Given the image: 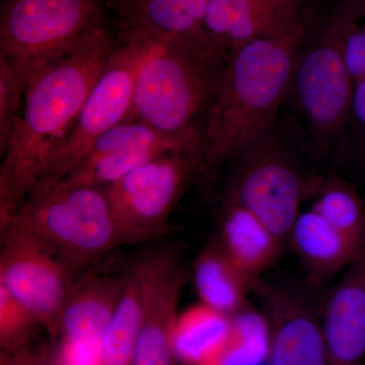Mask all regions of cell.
Masks as SVG:
<instances>
[{
    "mask_svg": "<svg viewBox=\"0 0 365 365\" xmlns=\"http://www.w3.org/2000/svg\"><path fill=\"white\" fill-rule=\"evenodd\" d=\"M117 45L108 26H101L26 85L0 163V179L16 207L39 181Z\"/></svg>",
    "mask_w": 365,
    "mask_h": 365,
    "instance_id": "cell-1",
    "label": "cell"
},
{
    "mask_svg": "<svg viewBox=\"0 0 365 365\" xmlns=\"http://www.w3.org/2000/svg\"><path fill=\"white\" fill-rule=\"evenodd\" d=\"M302 28L235 48L201 129L203 170L235 162L271 128L292 88Z\"/></svg>",
    "mask_w": 365,
    "mask_h": 365,
    "instance_id": "cell-2",
    "label": "cell"
},
{
    "mask_svg": "<svg viewBox=\"0 0 365 365\" xmlns=\"http://www.w3.org/2000/svg\"><path fill=\"white\" fill-rule=\"evenodd\" d=\"M140 42L143 53L126 121L144 122L167 133L198 129L196 120L206 118L230 53L210 38Z\"/></svg>",
    "mask_w": 365,
    "mask_h": 365,
    "instance_id": "cell-3",
    "label": "cell"
},
{
    "mask_svg": "<svg viewBox=\"0 0 365 365\" xmlns=\"http://www.w3.org/2000/svg\"><path fill=\"white\" fill-rule=\"evenodd\" d=\"M76 273L120 246L103 187L41 180L14 218Z\"/></svg>",
    "mask_w": 365,
    "mask_h": 365,
    "instance_id": "cell-4",
    "label": "cell"
},
{
    "mask_svg": "<svg viewBox=\"0 0 365 365\" xmlns=\"http://www.w3.org/2000/svg\"><path fill=\"white\" fill-rule=\"evenodd\" d=\"M105 25L106 0H4L0 53L26 88L40 72Z\"/></svg>",
    "mask_w": 365,
    "mask_h": 365,
    "instance_id": "cell-5",
    "label": "cell"
},
{
    "mask_svg": "<svg viewBox=\"0 0 365 365\" xmlns=\"http://www.w3.org/2000/svg\"><path fill=\"white\" fill-rule=\"evenodd\" d=\"M203 172L200 151L173 153L141 165L105 187L120 245L163 237L185 187Z\"/></svg>",
    "mask_w": 365,
    "mask_h": 365,
    "instance_id": "cell-6",
    "label": "cell"
},
{
    "mask_svg": "<svg viewBox=\"0 0 365 365\" xmlns=\"http://www.w3.org/2000/svg\"><path fill=\"white\" fill-rule=\"evenodd\" d=\"M235 162L225 199L256 216L285 246L306 197L307 180L271 129Z\"/></svg>",
    "mask_w": 365,
    "mask_h": 365,
    "instance_id": "cell-7",
    "label": "cell"
},
{
    "mask_svg": "<svg viewBox=\"0 0 365 365\" xmlns=\"http://www.w3.org/2000/svg\"><path fill=\"white\" fill-rule=\"evenodd\" d=\"M122 41L91 88L71 128L46 162L39 181L67 176L98 136L128 118L143 43L126 38Z\"/></svg>",
    "mask_w": 365,
    "mask_h": 365,
    "instance_id": "cell-8",
    "label": "cell"
},
{
    "mask_svg": "<svg viewBox=\"0 0 365 365\" xmlns=\"http://www.w3.org/2000/svg\"><path fill=\"white\" fill-rule=\"evenodd\" d=\"M0 273L36 325L53 339L59 337L62 311L76 273L14 220L0 241Z\"/></svg>",
    "mask_w": 365,
    "mask_h": 365,
    "instance_id": "cell-9",
    "label": "cell"
},
{
    "mask_svg": "<svg viewBox=\"0 0 365 365\" xmlns=\"http://www.w3.org/2000/svg\"><path fill=\"white\" fill-rule=\"evenodd\" d=\"M292 88L300 111L319 140L330 143L343 136L350 120L354 83L334 21L318 40L299 50Z\"/></svg>",
    "mask_w": 365,
    "mask_h": 365,
    "instance_id": "cell-10",
    "label": "cell"
},
{
    "mask_svg": "<svg viewBox=\"0 0 365 365\" xmlns=\"http://www.w3.org/2000/svg\"><path fill=\"white\" fill-rule=\"evenodd\" d=\"M317 290L307 283L257 280L253 292L268 328V365H328Z\"/></svg>",
    "mask_w": 365,
    "mask_h": 365,
    "instance_id": "cell-11",
    "label": "cell"
},
{
    "mask_svg": "<svg viewBox=\"0 0 365 365\" xmlns=\"http://www.w3.org/2000/svg\"><path fill=\"white\" fill-rule=\"evenodd\" d=\"M148 257V297L131 365H176L174 332L186 269L172 250Z\"/></svg>",
    "mask_w": 365,
    "mask_h": 365,
    "instance_id": "cell-12",
    "label": "cell"
},
{
    "mask_svg": "<svg viewBox=\"0 0 365 365\" xmlns=\"http://www.w3.org/2000/svg\"><path fill=\"white\" fill-rule=\"evenodd\" d=\"M328 365L365 361V240L340 279L322 302Z\"/></svg>",
    "mask_w": 365,
    "mask_h": 365,
    "instance_id": "cell-13",
    "label": "cell"
},
{
    "mask_svg": "<svg viewBox=\"0 0 365 365\" xmlns=\"http://www.w3.org/2000/svg\"><path fill=\"white\" fill-rule=\"evenodd\" d=\"M302 28L297 0H206L204 30L228 53L250 41Z\"/></svg>",
    "mask_w": 365,
    "mask_h": 365,
    "instance_id": "cell-14",
    "label": "cell"
},
{
    "mask_svg": "<svg viewBox=\"0 0 365 365\" xmlns=\"http://www.w3.org/2000/svg\"><path fill=\"white\" fill-rule=\"evenodd\" d=\"M122 38L143 41L209 38L206 0H114Z\"/></svg>",
    "mask_w": 365,
    "mask_h": 365,
    "instance_id": "cell-15",
    "label": "cell"
},
{
    "mask_svg": "<svg viewBox=\"0 0 365 365\" xmlns=\"http://www.w3.org/2000/svg\"><path fill=\"white\" fill-rule=\"evenodd\" d=\"M123 277L93 276L74 283L60 319L66 347L97 350L121 294Z\"/></svg>",
    "mask_w": 365,
    "mask_h": 365,
    "instance_id": "cell-16",
    "label": "cell"
},
{
    "mask_svg": "<svg viewBox=\"0 0 365 365\" xmlns=\"http://www.w3.org/2000/svg\"><path fill=\"white\" fill-rule=\"evenodd\" d=\"M288 244L307 272V284L314 289L342 273L362 245L336 230L313 209L297 216Z\"/></svg>",
    "mask_w": 365,
    "mask_h": 365,
    "instance_id": "cell-17",
    "label": "cell"
},
{
    "mask_svg": "<svg viewBox=\"0 0 365 365\" xmlns=\"http://www.w3.org/2000/svg\"><path fill=\"white\" fill-rule=\"evenodd\" d=\"M216 241L230 261L255 280L272 267L284 247L256 216L227 199Z\"/></svg>",
    "mask_w": 365,
    "mask_h": 365,
    "instance_id": "cell-18",
    "label": "cell"
},
{
    "mask_svg": "<svg viewBox=\"0 0 365 365\" xmlns=\"http://www.w3.org/2000/svg\"><path fill=\"white\" fill-rule=\"evenodd\" d=\"M122 277L121 294L98 346L100 365L132 364L148 297V257Z\"/></svg>",
    "mask_w": 365,
    "mask_h": 365,
    "instance_id": "cell-19",
    "label": "cell"
},
{
    "mask_svg": "<svg viewBox=\"0 0 365 365\" xmlns=\"http://www.w3.org/2000/svg\"><path fill=\"white\" fill-rule=\"evenodd\" d=\"M232 345V317L203 304L179 314L174 332V351L182 364L225 365Z\"/></svg>",
    "mask_w": 365,
    "mask_h": 365,
    "instance_id": "cell-20",
    "label": "cell"
},
{
    "mask_svg": "<svg viewBox=\"0 0 365 365\" xmlns=\"http://www.w3.org/2000/svg\"><path fill=\"white\" fill-rule=\"evenodd\" d=\"M193 276L201 304L230 317L247 307L257 282L230 261L216 240L197 257Z\"/></svg>",
    "mask_w": 365,
    "mask_h": 365,
    "instance_id": "cell-21",
    "label": "cell"
},
{
    "mask_svg": "<svg viewBox=\"0 0 365 365\" xmlns=\"http://www.w3.org/2000/svg\"><path fill=\"white\" fill-rule=\"evenodd\" d=\"M312 208L346 237L361 245L365 240V205L351 185L335 176L312 178L306 196Z\"/></svg>",
    "mask_w": 365,
    "mask_h": 365,
    "instance_id": "cell-22",
    "label": "cell"
},
{
    "mask_svg": "<svg viewBox=\"0 0 365 365\" xmlns=\"http://www.w3.org/2000/svg\"><path fill=\"white\" fill-rule=\"evenodd\" d=\"M37 327L9 292L0 273V348L31 344Z\"/></svg>",
    "mask_w": 365,
    "mask_h": 365,
    "instance_id": "cell-23",
    "label": "cell"
},
{
    "mask_svg": "<svg viewBox=\"0 0 365 365\" xmlns=\"http://www.w3.org/2000/svg\"><path fill=\"white\" fill-rule=\"evenodd\" d=\"M24 91L25 88L18 74L0 53V132H11L20 112Z\"/></svg>",
    "mask_w": 365,
    "mask_h": 365,
    "instance_id": "cell-24",
    "label": "cell"
},
{
    "mask_svg": "<svg viewBox=\"0 0 365 365\" xmlns=\"http://www.w3.org/2000/svg\"><path fill=\"white\" fill-rule=\"evenodd\" d=\"M354 121L357 130L359 157L365 167V78L354 83L350 120ZM349 120V121H350Z\"/></svg>",
    "mask_w": 365,
    "mask_h": 365,
    "instance_id": "cell-25",
    "label": "cell"
},
{
    "mask_svg": "<svg viewBox=\"0 0 365 365\" xmlns=\"http://www.w3.org/2000/svg\"><path fill=\"white\" fill-rule=\"evenodd\" d=\"M44 348L36 349L31 344L0 348V365H40Z\"/></svg>",
    "mask_w": 365,
    "mask_h": 365,
    "instance_id": "cell-26",
    "label": "cell"
},
{
    "mask_svg": "<svg viewBox=\"0 0 365 365\" xmlns=\"http://www.w3.org/2000/svg\"><path fill=\"white\" fill-rule=\"evenodd\" d=\"M16 210L18 207L9 195V190L0 179V241L13 223Z\"/></svg>",
    "mask_w": 365,
    "mask_h": 365,
    "instance_id": "cell-27",
    "label": "cell"
},
{
    "mask_svg": "<svg viewBox=\"0 0 365 365\" xmlns=\"http://www.w3.org/2000/svg\"><path fill=\"white\" fill-rule=\"evenodd\" d=\"M40 365H68L64 348L46 346Z\"/></svg>",
    "mask_w": 365,
    "mask_h": 365,
    "instance_id": "cell-28",
    "label": "cell"
},
{
    "mask_svg": "<svg viewBox=\"0 0 365 365\" xmlns=\"http://www.w3.org/2000/svg\"><path fill=\"white\" fill-rule=\"evenodd\" d=\"M9 132H0V163L4 158L6 153L7 139H9Z\"/></svg>",
    "mask_w": 365,
    "mask_h": 365,
    "instance_id": "cell-29",
    "label": "cell"
},
{
    "mask_svg": "<svg viewBox=\"0 0 365 365\" xmlns=\"http://www.w3.org/2000/svg\"><path fill=\"white\" fill-rule=\"evenodd\" d=\"M362 14H364V18H365V2L364 4V7H362Z\"/></svg>",
    "mask_w": 365,
    "mask_h": 365,
    "instance_id": "cell-30",
    "label": "cell"
}]
</instances>
